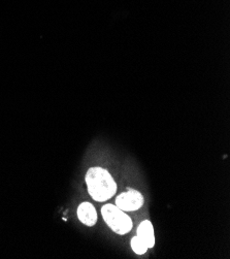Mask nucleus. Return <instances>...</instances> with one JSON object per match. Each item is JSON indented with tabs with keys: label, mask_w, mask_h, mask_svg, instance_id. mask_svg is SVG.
<instances>
[{
	"label": "nucleus",
	"mask_w": 230,
	"mask_h": 259,
	"mask_svg": "<svg viewBox=\"0 0 230 259\" xmlns=\"http://www.w3.org/2000/svg\"><path fill=\"white\" fill-rule=\"evenodd\" d=\"M131 248L133 250L134 253H136L137 255H143L148 251V247L146 246V244L136 236L133 237L131 240Z\"/></svg>",
	"instance_id": "423d86ee"
},
{
	"label": "nucleus",
	"mask_w": 230,
	"mask_h": 259,
	"mask_svg": "<svg viewBox=\"0 0 230 259\" xmlns=\"http://www.w3.org/2000/svg\"><path fill=\"white\" fill-rule=\"evenodd\" d=\"M144 201L142 193L133 189H128V191L121 193L117 197L116 205L124 212H132L142 208Z\"/></svg>",
	"instance_id": "7ed1b4c3"
},
{
	"label": "nucleus",
	"mask_w": 230,
	"mask_h": 259,
	"mask_svg": "<svg viewBox=\"0 0 230 259\" xmlns=\"http://www.w3.org/2000/svg\"><path fill=\"white\" fill-rule=\"evenodd\" d=\"M86 183L90 196L96 201H106L117 191L112 175L102 167H91L86 175Z\"/></svg>",
	"instance_id": "f257e3e1"
},
{
	"label": "nucleus",
	"mask_w": 230,
	"mask_h": 259,
	"mask_svg": "<svg viewBox=\"0 0 230 259\" xmlns=\"http://www.w3.org/2000/svg\"><path fill=\"white\" fill-rule=\"evenodd\" d=\"M101 215L108 226L118 235H126L132 229V220L115 204H106L101 208Z\"/></svg>",
	"instance_id": "f03ea898"
},
{
	"label": "nucleus",
	"mask_w": 230,
	"mask_h": 259,
	"mask_svg": "<svg viewBox=\"0 0 230 259\" xmlns=\"http://www.w3.org/2000/svg\"><path fill=\"white\" fill-rule=\"evenodd\" d=\"M137 237L146 244L148 249H151L155 245L154 228L149 220L143 221L137 227Z\"/></svg>",
	"instance_id": "39448f33"
},
{
	"label": "nucleus",
	"mask_w": 230,
	"mask_h": 259,
	"mask_svg": "<svg viewBox=\"0 0 230 259\" xmlns=\"http://www.w3.org/2000/svg\"><path fill=\"white\" fill-rule=\"evenodd\" d=\"M78 218L87 226L95 225L97 222V213L94 205L90 202L81 203L78 208Z\"/></svg>",
	"instance_id": "20e7f679"
}]
</instances>
